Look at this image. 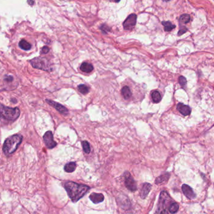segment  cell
Returning a JSON list of instances; mask_svg holds the SVG:
<instances>
[{
	"instance_id": "16",
	"label": "cell",
	"mask_w": 214,
	"mask_h": 214,
	"mask_svg": "<svg viewBox=\"0 0 214 214\" xmlns=\"http://www.w3.org/2000/svg\"><path fill=\"white\" fill-rule=\"evenodd\" d=\"M76 167H77V165L75 162H69L65 165L64 169L65 172L68 173H71L75 170Z\"/></svg>"
},
{
	"instance_id": "5",
	"label": "cell",
	"mask_w": 214,
	"mask_h": 214,
	"mask_svg": "<svg viewBox=\"0 0 214 214\" xmlns=\"http://www.w3.org/2000/svg\"><path fill=\"white\" fill-rule=\"evenodd\" d=\"M30 62L31 65L35 68L47 71H51L52 70L50 63L46 58L38 57V58L32 59V60H30Z\"/></svg>"
},
{
	"instance_id": "8",
	"label": "cell",
	"mask_w": 214,
	"mask_h": 214,
	"mask_svg": "<svg viewBox=\"0 0 214 214\" xmlns=\"http://www.w3.org/2000/svg\"><path fill=\"white\" fill-rule=\"evenodd\" d=\"M43 140L45 145L48 148H53L56 146V143L53 140V135L51 131H48L43 136Z\"/></svg>"
},
{
	"instance_id": "10",
	"label": "cell",
	"mask_w": 214,
	"mask_h": 214,
	"mask_svg": "<svg viewBox=\"0 0 214 214\" xmlns=\"http://www.w3.org/2000/svg\"><path fill=\"white\" fill-rule=\"evenodd\" d=\"M182 192L183 194L189 199H193L195 197V194L192 189L187 184H183L182 187Z\"/></svg>"
},
{
	"instance_id": "15",
	"label": "cell",
	"mask_w": 214,
	"mask_h": 214,
	"mask_svg": "<svg viewBox=\"0 0 214 214\" xmlns=\"http://www.w3.org/2000/svg\"><path fill=\"white\" fill-rule=\"evenodd\" d=\"M121 92H122V95H123V98L125 99H129L132 95V92H131L130 88L128 87H126V86H125L124 87H123Z\"/></svg>"
},
{
	"instance_id": "11",
	"label": "cell",
	"mask_w": 214,
	"mask_h": 214,
	"mask_svg": "<svg viewBox=\"0 0 214 214\" xmlns=\"http://www.w3.org/2000/svg\"><path fill=\"white\" fill-rule=\"evenodd\" d=\"M178 111L184 116H187L190 115L191 113V108L187 105H185L183 103H178L177 106Z\"/></svg>"
},
{
	"instance_id": "31",
	"label": "cell",
	"mask_w": 214,
	"mask_h": 214,
	"mask_svg": "<svg viewBox=\"0 0 214 214\" xmlns=\"http://www.w3.org/2000/svg\"><path fill=\"white\" fill-rule=\"evenodd\" d=\"M120 1V0H113V2H115V3H118Z\"/></svg>"
},
{
	"instance_id": "13",
	"label": "cell",
	"mask_w": 214,
	"mask_h": 214,
	"mask_svg": "<svg viewBox=\"0 0 214 214\" xmlns=\"http://www.w3.org/2000/svg\"><path fill=\"white\" fill-rule=\"evenodd\" d=\"M151 189H152L151 184L148 183H145L144 185H143L141 190V192H140L141 197L144 199L148 195Z\"/></svg>"
},
{
	"instance_id": "3",
	"label": "cell",
	"mask_w": 214,
	"mask_h": 214,
	"mask_svg": "<svg viewBox=\"0 0 214 214\" xmlns=\"http://www.w3.org/2000/svg\"><path fill=\"white\" fill-rule=\"evenodd\" d=\"M20 115V110L18 107L10 108L0 103V119L13 122L16 120Z\"/></svg>"
},
{
	"instance_id": "7",
	"label": "cell",
	"mask_w": 214,
	"mask_h": 214,
	"mask_svg": "<svg viewBox=\"0 0 214 214\" xmlns=\"http://www.w3.org/2000/svg\"><path fill=\"white\" fill-rule=\"evenodd\" d=\"M137 16L135 14H131L128 16L123 24L124 29L125 30H132L137 23Z\"/></svg>"
},
{
	"instance_id": "26",
	"label": "cell",
	"mask_w": 214,
	"mask_h": 214,
	"mask_svg": "<svg viewBox=\"0 0 214 214\" xmlns=\"http://www.w3.org/2000/svg\"><path fill=\"white\" fill-rule=\"evenodd\" d=\"M179 83L182 86V87L185 88V86H186L187 84V80L185 77H183V76H181L179 77Z\"/></svg>"
},
{
	"instance_id": "14",
	"label": "cell",
	"mask_w": 214,
	"mask_h": 214,
	"mask_svg": "<svg viewBox=\"0 0 214 214\" xmlns=\"http://www.w3.org/2000/svg\"><path fill=\"white\" fill-rule=\"evenodd\" d=\"M80 69L82 71L85 73H90L93 69V66L92 64L84 62L80 66Z\"/></svg>"
},
{
	"instance_id": "6",
	"label": "cell",
	"mask_w": 214,
	"mask_h": 214,
	"mask_svg": "<svg viewBox=\"0 0 214 214\" xmlns=\"http://www.w3.org/2000/svg\"><path fill=\"white\" fill-rule=\"evenodd\" d=\"M125 184L126 188L130 191L135 192L137 189L136 182L128 172L125 173Z\"/></svg>"
},
{
	"instance_id": "4",
	"label": "cell",
	"mask_w": 214,
	"mask_h": 214,
	"mask_svg": "<svg viewBox=\"0 0 214 214\" xmlns=\"http://www.w3.org/2000/svg\"><path fill=\"white\" fill-rule=\"evenodd\" d=\"M172 198L166 192H162L160 195L157 210L155 214H168L167 212L168 205L170 204Z\"/></svg>"
},
{
	"instance_id": "24",
	"label": "cell",
	"mask_w": 214,
	"mask_h": 214,
	"mask_svg": "<svg viewBox=\"0 0 214 214\" xmlns=\"http://www.w3.org/2000/svg\"><path fill=\"white\" fill-rule=\"evenodd\" d=\"M82 146H83V148L84 152L86 153H89L91 151V148H90V146L89 143L87 141H82Z\"/></svg>"
},
{
	"instance_id": "2",
	"label": "cell",
	"mask_w": 214,
	"mask_h": 214,
	"mask_svg": "<svg viewBox=\"0 0 214 214\" xmlns=\"http://www.w3.org/2000/svg\"><path fill=\"white\" fill-rule=\"evenodd\" d=\"M23 140L22 135L20 134L13 135L5 140L3 150L6 156H9L17 150Z\"/></svg>"
},
{
	"instance_id": "27",
	"label": "cell",
	"mask_w": 214,
	"mask_h": 214,
	"mask_svg": "<svg viewBox=\"0 0 214 214\" xmlns=\"http://www.w3.org/2000/svg\"><path fill=\"white\" fill-rule=\"evenodd\" d=\"M187 32V28L186 27H185V26H180V30L178 33V36H181L183 34H184L185 33H186Z\"/></svg>"
},
{
	"instance_id": "30",
	"label": "cell",
	"mask_w": 214,
	"mask_h": 214,
	"mask_svg": "<svg viewBox=\"0 0 214 214\" xmlns=\"http://www.w3.org/2000/svg\"><path fill=\"white\" fill-rule=\"evenodd\" d=\"M28 3L30 4V5H33L34 1L33 0H28Z\"/></svg>"
},
{
	"instance_id": "23",
	"label": "cell",
	"mask_w": 214,
	"mask_h": 214,
	"mask_svg": "<svg viewBox=\"0 0 214 214\" xmlns=\"http://www.w3.org/2000/svg\"><path fill=\"white\" fill-rule=\"evenodd\" d=\"M78 89L79 90V92L82 93V94H87L89 92V90H90V88L88 86H87V85H85V84H80L79 86L78 87Z\"/></svg>"
},
{
	"instance_id": "22",
	"label": "cell",
	"mask_w": 214,
	"mask_h": 214,
	"mask_svg": "<svg viewBox=\"0 0 214 214\" xmlns=\"http://www.w3.org/2000/svg\"><path fill=\"white\" fill-rule=\"evenodd\" d=\"M179 208V205L176 202L171 203L168 207V210L171 213H175L177 212Z\"/></svg>"
},
{
	"instance_id": "18",
	"label": "cell",
	"mask_w": 214,
	"mask_h": 214,
	"mask_svg": "<svg viewBox=\"0 0 214 214\" xmlns=\"http://www.w3.org/2000/svg\"><path fill=\"white\" fill-rule=\"evenodd\" d=\"M170 177V174L168 173H166L163 175H162L161 176L159 177L158 178H156L155 180V183L156 184H159L163 183L168 180Z\"/></svg>"
},
{
	"instance_id": "12",
	"label": "cell",
	"mask_w": 214,
	"mask_h": 214,
	"mask_svg": "<svg viewBox=\"0 0 214 214\" xmlns=\"http://www.w3.org/2000/svg\"><path fill=\"white\" fill-rule=\"evenodd\" d=\"M89 198L94 204H98L103 201L104 195L102 193H92L90 195Z\"/></svg>"
},
{
	"instance_id": "29",
	"label": "cell",
	"mask_w": 214,
	"mask_h": 214,
	"mask_svg": "<svg viewBox=\"0 0 214 214\" xmlns=\"http://www.w3.org/2000/svg\"><path fill=\"white\" fill-rule=\"evenodd\" d=\"M5 80H6V81H13V78L12 77H9V76H8V77H6L5 78Z\"/></svg>"
},
{
	"instance_id": "25",
	"label": "cell",
	"mask_w": 214,
	"mask_h": 214,
	"mask_svg": "<svg viewBox=\"0 0 214 214\" xmlns=\"http://www.w3.org/2000/svg\"><path fill=\"white\" fill-rule=\"evenodd\" d=\"M100 30L102 32V33H103L104 34H107L110 31V28L109 26H108L107 25H106L105 24H102L101 26H100Z\"/></svg>"
},
{
	"instance_id": "21",
	"label": "cell",
	"mask_w": 214,
	"mask_h": 214,
	"mask_svg": "<svg viewBox=\"0 0 214 214\" xmlns=\"http://www.w3.org/2000/svg\"><path fill=\"white\" fill-rule=\"evenodd\" d=\"M152 98L154 103H159L161 101L162 96L158 91H153L152 93Z\"/></svg>"
},
{
	"instance_id": "9",
	"label": "cell",
	"mask_w": 214,
	"mask_h": 214,
	"mask_svg": "<svg viewBox=\"0 0 214 214\" xmlns=\"http://www.w3.org/2000/svg\"><path fill=\"white\" fill-rule=\"evenodd\" d=\"M46 102L51 106L53 107L57 111H59L60 113H62L63 115H67L68 113V110L67 108H66L63 105L55 102L51 99H46Z\"/></svg>"
},
{
	"instance_id": "28",
	"label": "cell",
	"mask_w": 214,
	"mask_h": 214,
	"mask_svg": "<svg viewBox=\"0 0 214 214\" xmlns=\"http://www.w3.org/2000/svg\"><path fill=\"white\" fill-rule=\"evenodd\" d=\"M50 48L48 47H44L41 50V53L43 54H47L49 52Z\"/></svg>"
},
{
	"instance_id": "19",
	"label": "cell",
	"mask_w": 214,
	"mask_h": 214,
	"mask_svg": "<svg viewBox=\"0 0 214 214\" xmlns=\"http://www.w3.org/2000/svg\"><path fill=\"white\" fill-rule=\"evenodd\" d=\"M162 24L164 26V30L165 32H170L175 28V26L170 21H162Z\"/></svg>"
},
{
	"instance_id": "1",
	"label": "cell",
	"mask_w": 214,
	"mask_h": 214,
	"mask_svg": "<svg viewBox=\"0 0 214 214\" xmlns=\"http://www.w3.org/2000/svg\"><path fill=\"white\" fill-rule=\"evenodd\" d=\"M65 188L69 198L74 202L78 201L90 189V187L87 185L78 184L73 182L66 183Z\"/></svg>"
},
{
	"instance_id": "32",
	"label": "cell",
	"mask_w": 214,
	"mask_h": 214,
	"mask_svg": "<svg viewBox=\"0 0 214 214\" xmlns=\"http://www.w3.org/2000/svg\"><path fill=\"white\" fill-rule=\"evenodd\" d=\"M162 1H163V2H169V1H170V0H162Z\"/></svg>"
},
{
	"instance_id": "33",
	"label": "cell",
	"mask_w": 214,
	"mask_h": 214,
	"mask_svg": "<svg viewBox=\"0 0 214 214\" xmlns=\"http://www.w3.org/2000/svg\"><path fill=\"white\" fill-rule=\"evenodd\" d=\"M11 101H13V102H17V100H16L15 99H11Z\"/></svg>"
},
{
	"instance_id": "20",
	"label": "cell",
	"mask_w": 214,
	"mask_h": 214,
	"mask_svg": "<svg viewBox=\"0 0 214 214\" xmlns=\"http://www.w3.org/2000/svg\"><path fill=\"white\" fill-rule=\"evenodd\" d=\"M19 46L20 47L24 50H29L31 49L32 48V45L29 43L27 42L26 40L24 39H22L20 41V42L19 43Z\"/></svg>"
},
{
	"instance_id": "17",
	"label": "cell",
	"mask_w": 214,
	"mask_h": 214,
	"mask_svg": "<svg viewBox=\"0 0 214 214\" xmlns=\"http://www.w3.org/2000/svg\"><path fill=\"white\" fill-rule=\"evenodd\" d=\"M190 21V17L188 14H183L181 15L179 19V23L180 26L184 24H187Z\"/></svg>"
}]
</instances>
